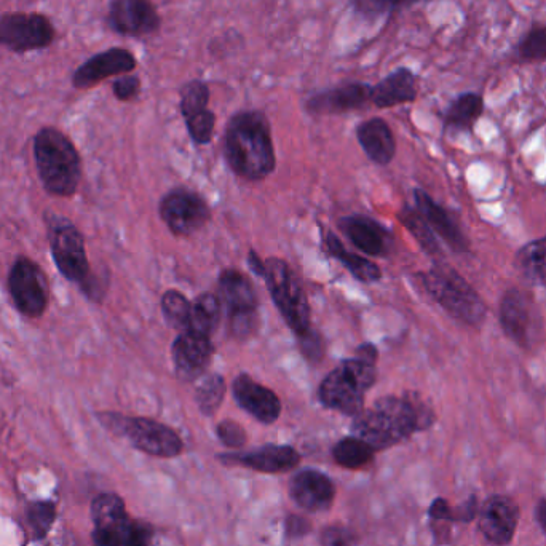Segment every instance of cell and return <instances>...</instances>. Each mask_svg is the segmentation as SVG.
Wrapping results in <instances>:
<instances>
[{"label": "cell", "instance_id": "obj_1", "mask_svg": "<svg viewBox=\"0 0 546 546\" xmlns=\"http://www.w3.org/2000/svg\"><path fill=\"white\" fill-rule=\"evenodd\" d=\"M435 414L417 395L385 396L355 416L353 433L374 449H385L432 427Z\"/></svg>", "mask_w": 546, "mask_h": 546}, {"label": "cell", "instance_id": "obj_2", "mask_svg": "<svg viewBox=\"0 0 546 546\" xmlns=\"http://www.w3.org/2000/svg\"><path fill=\"white\" fill-rule=\"evenodd\" d=\"M227 162L242 178L261 181L275 168L269 120L259 111L234 115L226 130Z\"/></svg>", "mask_w": 546, "mask_h": 546}, {"label": "cell", "instance_id": "obj_3", "mask_svg": "<svg viewBox=\"0 0 546 546\" xmlns=\"http://www.w3.org/2000/svg\"><path fill=\"white\" fill-rule=\"evenodd\" d=\"M34 159L48 194L72 197L82 178V160L68 136L47 127L34 136Z\"/></svg>", "mask_w": 546, "mask_h": 546}, {"label": "cell", "instance_id": "obj_4", "mask_svg": "<svg viewBox=\"0 0 546 546\" xmlns=\"http://www.w3.org/2000/svg\"><path fill=\"white\" fill-rule=\"evenodd\" d=\"M427 293L457 321L479 326L486 318L487 307L475 288L449 266L438 264L422 275Z\"/></svg>", "mask_w": 546, "mask_h": 546}, {"label": "cell", "instance_id": "obj_5", "mask_svg": "<svg viewBox=\"0 0 546 546\" xmlns=\"http://www.w3.org/2000/svg\"><path fill=\"white\" fill-rule=\"evenodd\" d=\"M374 382V363L361 358L344 361L321 382L318 396L326 408L355 417L363 411L364 395Z\"/></svg>", "mask_w": 546, "mask_h": 546}, {"label": "cell", "instance_id": "obj_6", "mask_svg": "<svg viewBox=\"0 0 546 546\" xmlns=\"http://www.w3.org/2000/svg\"><path fill=\"white\" fill-rule=\"evenodd\" d=\"M99 420L112 432L127 436L136 449L146 454L171 459L182 452V441L178 433L157 420L125 417L114 412L99 414Z\"/></svg>", "mask_w": 546, "mask_h": 546}, {"label": "cell", "instance_id": "obj_7", "mask_svg": "<svg viewBox=\"0 0 546 546\" xmlns=\"http://www.w3.org/2000/svg\"><path fill=\"white\" fill-rule=\"evenodd\" d=\"M267 288L281 315L288 321L297 336L310 331V307L301 281L293 269L281 259L272 258L266 262Z\"/></svg>", "mask_w": 546, "mask_h": 546}, {"label": "cell", "instance_id": "obj_8", "mask_svg": "<svg viewBox=\"0 0 546 546\" xmlns=\"http://www.w3.org/2000/svg\"><path fill=\"white\" fill-rule=\"evenodd\" d=\"M47 224L56 269L66 280L84 289L88 281L95 277L88 264L84 235L69 219L60 216L50 214Z\"/></svg>", "mask_w": 546, "mask_h": 546}, {"label": "cell", "instance_id": "obj_9", "mask_svg": "<svg viewBox=\"0 0 546 546\" xmlns=\"http://www.w3.org/2000/svg\"><path fill=\"white\" fill-rule=\"evenodd\" d=\"M56 31L47 16L37 13H10L0 18V47L24 53L50 47Z\"/></svg>", "mask_w": 546, "mask_h": 546}, {"label": "cell", "instance_id": "obj_10", "mask_svg": "<svg viewBox=\"0 0 546 546\" xmlns=\"http://www.w3.org/2000/svg\"><path fill=\"white\" fill-rule=\"evenodd\" d=\"M499 320L505 336L521 349H531L542 325L532 297L518 288L507 289L503 294Z\"/></svg>", "mask_w": 546, "mask_h": 546}, {"label": "cell", "instance_id": "obj_11", "mask_svg": "<svg viewBox=\"0 0 546 546\" xmlns=\"http://www.w3.org/2000/svg\"><path fill=\"white\" fill-rule=\"evenodd\" d=\"M219 294L235 336H248L256 328L258 312V296L251 281L238 270H224L219 277Z\"/></svg>", "mask_w": 546, "mask_h": 546}, {"label": "cell", "instance_id": "obj_12", "mask_svg": "<svg viewBox=\"0 0 546 546\" xmlns=\"http://www.w3.org/2000/svg\"><path fill=\"white\" fill-rule=\"evenodd\" d=\"M8 291L18 312L24 317L39 318L47 310L48 296L44 275L36 262L20 256L8 273Z\"/></svg>", "mask_w": 546, "mask_h": 546}, {"label": "cell", "instance_id": "obj_13", "mask_svg": "<svg viewBox=\"0 0 546 546\" xmlns=\"http://www.w3.org/2000/svg\"><path fill=\"white\" fill-rule=\"evenodd\" d=\"M518 503L508 495H491L479 508L478 529L491 546H508L518 529Z\"/></svg>", "mask_w": 546, "mask_h": 546}, {"label": "cell", "instance_id": "obj_14", "mask_svg": "<svg viewBox=\"0 0 546 546\" xmlns=\"http://www.w3.org/2000/svg\"><path fill=\"white\" fill-rule=\"evenodd\" d=\"M160 216L175 235H190L210 219V208L200 195L176 189L160 203Z\"/></svg>", "mask_w": 546, "mask_h": 546}, {"label": "cell", "instance_id": "obj_15", "mask_svg": "<svg viewBox=\"0 0 546 546\" xmlns=\"http://www.w3.org/2000/svg\"><path fill=\"white\" fill-rule=\"evenodd\" d=\"M107 23L122 36L144 37L159 31L162 18L152 0H111Z\"/></svg>", "mask_w": 546, "mask_h": 546}, {"label": "cell", "instance_id": "obj_16", "mask_svg": "<svg viewBox=\"0 0 546 546\" xmlns=\"http://www.w3.org/2000/svg\"><path fill=\"white\" fill-rule=\"evenodd\" d=\"M136 64L135 55L128 52L127 48H109L106 52L91 56L90 60L79 66L72 76V85L79 90L95 87L109 77L131 74Z\"/></svg>", "mask_w": 546, "mask_h": 546}, {"label": "cell", "instance_id": "obj_17", "mask_svg": "<svg viewBox=\"0 0 546 546\" xmlns=\"http://www.w3.org/2000/svg\"><path fill=\"white\" fill-rule=\"evenodd\" d=\"M414 195H416L417 211L427 221L433 234L448 243L449 248L455 253L470 251V240L463 234L462 227L455 221L454 216L448 210H444L443 206L438 205L424 190L417 189Z\"/></svg>", "mask_w": 546, "mask_h": 546}, {"label": "cell", "instance_id": "obj_18", "mask_svg": "<svg viewBox=\"0 0 546 546\" xmlns=\"http://www.w3.org/2000/svg\"><path fill=\"white\" fill-rule=\"evenodd\" d=\"M171 353L179 376L184 380H194L208 368L213 357V344L210 336L187 331L179 334L173 342Z\"/></svg>", "mask_w": 546, "mask_h": 546}, {"label": "cell", "instance_id": "obj_19", "mask_svg": "<svg viewBox=\"0 0 546 546\" xmlns=\"http://www.w3.org/2000/svg\"><path fill=\"white\" fill-rule=\"evenodd\" d=\"M289 492L299 507L313 513L328 510L336 497L333 481L317 470L299 471L291 479Z\"/></svg>", "mask_w": 546, "mask_h": 546}, {"label": "cell", "instance_id": "obj_20", "mask_svg": "<svg viewBox=\"0 0 546 546\" xmlns=\"http://www.w3.org/2000/svg\"><path fill=\"white\" fill-rule=\"evenodd\" d=\"M232 390L237 403L262 424H273L280 417L281 403L278 396L264 385L254 382L248 374L238 376Z\"/></svg>", "mask_w": 546, "mask_h": 546}, {"label": "cell", "instance_id": "obj_21", "mask_svg": "<svg viewBox=\"0 0 546 546\" xmlns=\"http://www.w3.org/2000/svg\"><path fill=\"white\" fill-rule=\"evenodd\" d=\"M372 87L361 82H349L313 95L307 103L313 114H342L357 111L371 101Z\"/></svg>", "mask_w": 546, "mask_h": 546}, {"label": "cell", "instance_id": "obj_22", "mask_svg": "<svg viewBox=\"0 0 546 546\" xmlns=\"http://www.w3.org/2000/svg\"><path fill=\"white\" fill-rule=\"evenodd\" d=\"M221 460L224 463L242 465L261 473H285L299 465L301 455L297 454L296 449L291 446L267 444L264 448L246 452V454L221 455Z\"/></svg>", "mask_w": 546, "mask_h": 546}, {"label": "cell", "instance_id": "obj_23", "mask_svg": "<svg viewBox=\"0 0 546 546\" xmlns=\"http://www.w3.org/2000/svg\"><path fill=\"white\" fill-rule=\"evenodd\" d=\"M152 527L131 519L128 513L95 526L93 540L98 546H151Z\"/></svg>", "mask_w": 546, "mask_h": 546}, {"label": "cell", "instance_id": "obj_24", "mask_svg": "<svg viewBox=\"0 0 546 546\" xmlns=\"http://www.w3.org/2000/svg\"><path fill=\"white\" fill-rule=\"evenodd\" d=\"M341 229L358 250L369 256H385L392 245V237L384 227L366 216H350L341 221Z\"/></svg>", "mask_w": 546, "mask_h": 546}, {"label": "cell", "instance_id": "obj_25", "mask_svg": "<svg viewBox=\"0 0 546 546\" xmlns=\"http://www.w3.org/2000/svg\"><path fill=\"white\" fill-rule=\"evenodd\" d=\"M417 98V79L408 68H400L372 87L371 101L380 109L414 103Z\"/></svg>", "mask_w": 546, "mask_h": 546}, {"label": "cell", "instance_id": "obj_26", "mask_svg": "<svg viewBox=\"0 0 546 546\" xmlns=\"http://www.w3.org/2000/svg\"><path fill=\"white\" fill-rule=\"evenodd\" d=\"M358 141L363 151L377 165H388L395 157L396 143L388 123L382 119H371L361 123L357 130Z\"/></svg>", "mask_w": 546, "mask_h": 546}, {"label": "cell", "instance_id": "obj_27", "mask_svg": "<svg viewBox=\"0 0 546 546\" xmlns=\"http://www.w3.org/2000/svg\"><path fill=\"white\" fill-rule=\"evenodd\" d=\"M515 266L529 285L546 288V235L521 246Z\"/></svg>", "mask_w": 546, "mask_h": 546}, {"label": "cell", "instance_id": "obj_28", "mask_svg": "<svg viewBox=\"0 0 546 546\" xmlns=\"http://www.w3.org/2000/svg\"><path fill=\"white\" fill-rule=\"evenodd\" d=\"M484 101L478 93H463L457 96L444 115L446 127L457 131H470L481 119Z\"/></svg>", "mask_w": 546, "mask_h": 546}, {"label": "cell", "instance_id": "obj_29", "mask_svg": "<svg viewBox=\"0 0 546 546\" xmlns=\"http://www.w3.org/2000/svg\"><path fill=\"white\" fill-rule=\"evenodd\" d=\"M326 248H328L329 253L333 254L337 261H341L353 273V277H357L358 280L364 281V283H372V281L379 280V267L374 262L368 261V259L349 253V251L345 250L344 245H342L341 240L336 235H326Z\"/></svg>", "mask_w": 546, "mask_h": 546}, {"label": "cell", "instance_id": "obj_30", "mask_svg": "<svg viewBox=\"0 0 546 546\" xmlns=\"http://www.w3.org/2000/svg\"><path fill=\"white\" fill-rule=\"evenodd\" d=\"M221 320V302L214 294H202L195 299L190 309L189 331L210 336Z\"/></svg>", "mask_w": 546, "mask_h": 546}, {"label": "cell", "instance_id": "obj_31", "mask_svg": "<svg viewBox=\"0 0 546 546\" xmlns=\"http://www.w3.org/2000/svg\"><path fill=\"white\" fill-rule=\"evenodd\" d=\"M376 449L371 448L366 441L360 440L357 436L344 438L334 446L333 455L341 467L357 470L371 462Z\"/></svg>", "mask_w": 546, "mask_h": 546}, {"label": "cell", "instance_id": "obj_32", "mask_svg": "<svg viewBox=\"0 0 546 546\" xmlns=\"http://www.w3.org/2000/svg\"><path fill=\"white\" fill-rule=\"evenodd\" d=\"M401 222H403L404 227L414 235L419 245L427 251L428 254L432 256H438L441 254L440 243L436 240L433 230L428 226L427 221L422 218V214L417 210H412V208H404L400 214Z\"/></svg>", "mask_w": 546, "mask_h": 546}, {"label": "cell", "instance_id": "obj_33", "mask_svg": "<svg viewBox=\"0 0 546 546\" xmlns=\"http://www.w3.org/2000/svg\"><path fill=\"white\" fill-rule=\"evenodd\" d=\"M190 309L192 304L187 301V297L184 294L171 289L162 297V310L163 315L167 318L173 328L178 329L181 333H187L190 326Z\"/></svg>", "mask_w": 546, "mask_h": 546}, {"label": "cell", "instance_id": "obj_34", "mask_svg": "<svg viewBox=\"0 0 546 546\" xmlns=\"http://www.w3.org/2000/svg\"><path fill=\"white\" fill-rule=\"evenodd\" d=\"M226 395V382L218 374H211L198 384L197 404L205 416H213L218 411Z\"/></svg>", "mask_w": 546, "mask_h": 546}, {"label": "cell", "instance_id": "obj_35", "mask_svg": "<svg viewBox=\"0 0 546 546\" xmlns=\"http://www.w3.org/2000/svg\"><path fill=\"white\" fill-rule=\"evenodd\" d=\"M210 88L200 79L190 80L181 88V112L184 119L208 109Z\"/></svg>", "mask_w": 546, "mask_h": 546}, {"label": "cell", "instance_id": "obj_36", "mask_svg": "<svg viewBox=\"0 0 546 546\" xmlns=\"http://www.w3.org/2000/svg\"><path fill=\"white\" fill-rule=\"evenodd\" d=\"M127 508L122 497L117 494H101L91 503V519L95 526L107 523L112 519L125 515Z\"/></svg>", "mask_w": 546, "mask_h": 546}, {"label": "cell", "instance_id": "obj_37", "mask_svg": "<svg viewBox=\"0 0 546 546\" xmlns=\"http://www.w3.org/2000/svg\"><path fill=\"white\" fill-rule=\"evenodd\" d=\"M56 518V507L53 502H34L28 511L29 526L32 529L34 539H44L48 531L52 529Z\"/></svg>", "mask_w": 546, "mask_h": 546}, {"label": "cell", "instance_id": "obj_38", "mask_svg": "<svg viewBox=\"0 0 546 546\" xmlns=\"http://www.w3.org/2000/svg\"><path fill=\"white\" fill-rule=\"evenodd\" d=\"M518 53L524 61L546 60V28H534L521 40Z\"/></svg>", "mask_w": 546, "mask_h": 546}, {"label": "cell", "instance_id": "obj_39", "mask_svg": "<svg viewBox=\"0 0 546 546\" xmlns=\"http://www.w3.org/2000/svg\"><path fill=\"white\" fill-rule=\"evenodd\" d=\"M187 130L190 136L197 144H208L213 138L214 125H216V115L213 112L206 111L198 112L186 119Z\"/></svg>", "mask_w": 546, "mask_h": 546}, {"label": "cell", "instance_id": "obj_40", "mask_svg": "<svg viewBox=\"0 0 546 546\" xmlns=\"http://www.w3.org/2000/svg\"><path fill=\"white\" fill-rule=\"evenodd\" d=\"M420 0H355L358 12L369 18H377L395 8L411 7Z\"/></svg>", "mask_w": 546, "mask_h": 546}, {"label": "cell", "instance_id": "obj_41", "mask_svg": "<svg viewBox=\"0 0 546 546\" xmlns=\"http://www.w3.org/2000/svg\"><path fill=\"white\" fill-rule=\"evenodd\" d=\"M218 438L227 448H242L246 443V433L234 420H224L218 425Z\"/></svg>", "mask_w": 546, "mask_h": 546}, {"label": "cell", "instance_id": "obj_42", "mask_svg": "<svg viewBox=\"0 0 546 546\" xmlns=\"http://www.w3.org/2000/svg\"><path fill=\"white\" fill-rule=\"evenodd\" d=\"M139 90H141V80L135 74H123L112 85L115 98L120 99V101L135 99Z\"/></svg>", "mask_w": 546, "mask_h": 546}, {"label": "cell", "instance_id": "obj_43", "mask_svg": "<svg viewBox=\"0 0 546 546\" xmlns=\"http://www.w3.org/2000/svg\"><path fill=\"white\" fill-rule=\"evenodd\" d=\"M353 535L344 527H328L321 534V545L323 546H352Z\"/></svg>", "mask_w": 546, "mask_h": 546}, {"label": "cell", "instance_id": "obj_44", "mask_svg": "<svg viewBox=\"0 0 546 546\" xmlns=\"http://www.w3.org/2000/svg\"><path fill=\"white\" fill-rule=\"evenodd\" d=\"M302 349L304 352L309 355L310 358L320 357L321 355V345L320 339H318L312 331L309 333L302 334Z\"/></svg>", "mask_w": 546, "mask_h": 546}, {"label": "cell", "instance_id": "obj_45", "mask_svg": "<svg viewBox=\"0 0 546 546\" xmlns=\"http://www.w3.org/2000/svg\"><path fill=\"white\" fill-rule=\"evenodd\" d=\"M286 527H288V534L291 537H302L310 531V524L307 519L299 518V516H291L286 521Z\"/></svg>", "mask_w": 546, "mask_h": 546}, {"label": "cell", "instance_id": "obj_46", "mask_svg": "<svg viewBox=\"0 0 546 546\" xmlns=\"http://www.w3.org/2000/svg\"><path fill=\"white\" fill-rule=\"evenodd\" d=\"M248 264H250V269L253 270L256 275L264 278V275H266V262H262V259L259 258L256 251L251 250L250 254H248Z\"/></svg>", "mask_w": 546, "mask_h": 546}, {"label": "cell", "instance_id": "obj_47", "mask_svg": "<svg viewBox=\"0 0 546 546\" xmlns=\"http://www.w3.org/2000/svg\"><path fill=\"white\" fill-rule=\"evenodd\" d=\"M535 519L540 529L546 534V499H540L535 507Z\"/></svg>", "mask_w": 546, "mask_h": 546}, {"label": "cell", "instance_id": "obj_48", "mask_svg": "<svg viewBox=\"0 0 546 546\" xmlns=\"http://www.w3.org/2000/svg\"><path fill=\"white\" fill-rule=\"evenodd\" d=\"M361 360L369 361V363H374L377 358V350L372 347V345H363L360 349Z\"/></svg>", "mask_w": 546, "mask_h": 546}]
</instances>
